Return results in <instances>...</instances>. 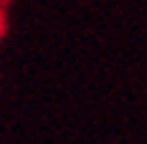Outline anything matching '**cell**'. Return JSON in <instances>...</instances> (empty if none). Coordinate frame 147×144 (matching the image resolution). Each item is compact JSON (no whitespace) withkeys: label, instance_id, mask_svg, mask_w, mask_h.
Instances as JSON below:
<instances>
[{"label":"cell","instance_id":"1","mask_svg":"<svg viewBox=\"0 0 147 144\" xmlns=\"http://www.w3.org/2000/svg\"><path fill=\"white\" fill-rule=\"evenodd\" d=\"M3 30H5V25H3V13H0V38H3Z\"/></svg>","mask_w":147,"mask_h":144}]
</instances>
